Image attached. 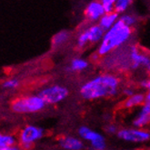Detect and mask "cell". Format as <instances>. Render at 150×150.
Listing matches in <instances>:
<instances>
[{
    "label": "cell",
    "instance_id": "cell-1",
    "mask_svg": "<svg viewBox=\"0 0 150 150\" xmlns=\"http://www.w3.org/2000/svg\"><path fill=\"white\" fill-rule=\"evenodd\" d=\"M121 79L112 73L96 75L80 86V96L87 101H95L116 96L121 89Z\"/></svg>",
    "mask_w": 150,
    "mask_h": 150
},
{
    "label": "cell",
    "instance_id": "cell-2",
    "mask_svg": "<svg viewBox=\"0 0 150 150\" xmlns=\"http://www.w3.org/2000/svg\"><path fill=\"white\" fill-rule=\"evenodd\" d=\"M133 36V28L125 25L120 19L111 28L105 32L99 42L96 54L98 57H105L127 44Z\"/></svg>",
    "mask_w": 150,
    "mask_h": 150
},
{
    "label": "cell",
    "instance_id": "cell-3",
    "mask_svg": "<svg viewBox=\"0 0 150 150\" xmlns=\"http://www.w3.org/2000/svg\"><path fill=\"white\" fill-rule=\"evenodd\" d=\"M46 105V102L39 95H33L15 99L12 102L11 108L18 114H33L42 111Z\"/></svg>",
    "mask_w": 150,
    "mask_h": 150
},
{
    "label": "cell",
    "instance_id": "cell-4",
    "mask_svg": "<svg viewBox=\"0 0 150 150\" xmlns=\"http://www.w3.org/2000/svg\"><path fill=\"white\" fill-rule=\"evenodd\" d=\"M117 137L127 143L143 145L150 142V131L146 127H123L119 128Z\"/></svg>",
    "mask_w": 150,
    "mask_h": 150
},
{
    "label": "cell",
    "instance_id": "cell-5",
    "mask_svg": "<svg viewBox=\"0 0 150 150\" xmlns=\"http://www.w3.org/2000/svg\"><path fill=\"white\" fill-rule=\"evenodd\" d=\"M44 135H45V131L43 128L34 125H28L20 130L17 141L22 148L28 149L41 140Z\"/></svg>",
    "mask_w": 150,
    "mask_h": 150
},
{
    "label": "cell",
    "instance_id": "cell-6",
    "mask_svg": "<svg viewBox=\"0 0 150 150\" xmlns=\"http://www.w3.org/2000/svg\"><path fill=\"white\" fill-rule=\"evenodd\" d=\"M38 95L47 105H57L63 102L69 95L67 87L62 85H51L44 87Z\"/></svg>",
    "mask_w": 150,
    "mask_h": 150
},
{
    "label": "cell",
    "instance_id": "cell-7",
    "mask_svg": "<svg viewBox=\"0 0 150 150\" xmlns=\"http://www.w3.org/2000/svg\"><path fill=\"white\" fill-rule=\"evenodd\" d=\"M77 134L85 142L89 144L90 147L94 150H105L108 146L105 137L101 133H98L86 126L79 127Z\"/></svg>",
    "mask_w": 150,
    "mask_h": 150
},
{
    "label": "cell",
    "instance_id": "cell-8",
    "mask_svg": "<svg viewBox=\"0 0 150 150\" xmlns=\"http://www.w3.org/2000/svg\"><path fill=\"white\" fill-rule=\"evenodd\" d=\"M130 67L133 70H144L150 73V54L140 50L135 46L129 48Z\"/></svg>",
    "mask_w": 150,
    "mask_h": 150
},
{
    "label": "cell",
    "instance_id": "cell-9",
    "mask_svg": "<svg viewBox=\"0 0 150 150\" xmlns=\"http://www.w3.org/2000/svg\"><path fill=\"white\" fill-rule=\"evenodd\" d=\"M105 13V10L100 0H92L91 2L86 5L84 11L86 18L92 23L98 22V20Z\"/></svg>",
    "mask_w": 150,
    "mask_h": 150
},
{
    "label": "cell",
    "instance_id": "cell-10",
    "mask_svg": "<svg viewBox=\"0 0 150 150\" xmlns=\"http://www.w3.org/2000/svg\"><path fill=\"white\" fill-rule=\"evenodd\" d=\"M57 144L60 148L64 150H82L85 148L84 140L79 136H63L58 138Z\"/></svg>",
    "mask_w": 150,
    "mask_h": 150
},
{
    "label": "cell",
    "instance_id": "cell-11",
    "mask_svg": "<svg viewBox=\"0 0 150 150\" xmlns=\"http://www.w3.org/2000/svg\"><path fill=\"white\" fill-rule=\"evenodd\" d=\"M132 125L137 127H147L150 126V104L145 102L139 108L138 112L132 120Z\"/></svg>",
    "mask_w": 150,
    "mask_h": 150
},
{
    "label": "cell",
    "instance_id": "cell-12",
    "mask_svg": "<svg viewBox=\"0 0 150 150\" xmlns=\"http://www.w3.org/2000/svg\"><path fill=\"white\" fill-rule=\"evenodd\" d=\"M146 102L145 93L143 92H135L133 95L127 96L123 102V108L126 109H135L140 108Z\"/></svg>",
    "mask_w": 150,
    "mask_h": 150
},
{
    "label": "cell",
    "instance_id": "cell-13",
    "mask_svg": "<svg viewBox=\"0 0 150 150\" xmlns=\"http://www.w3.org/2000/svg\"><path fill=\"white\" fill-rule=\"evenodd\" d=\"M86 29L88 35V39H89V45L99 44L105 32L98 23H94L89 26H87Z\"/></svg>",
    "mask_w": 150,
    "mask_h": 150
},
{
    "label": "cell",
    "instance_id": "cell-14",
    "mask_svg": "<svg viewBox=\"0 0 150 150\" xmlns=\"http://www.w3.org/2000/svg\"><path fill=\"white\" fill-rule=\"evenodd\" d=\"M119 19H120V15L116 11L105 12L101 16V18L98 20V23L102 26L105 31H107L109 28H111Z\"/></svg>",
    "mask_w": 150,
    "mask_h": 150
},
{
    "label": "cell",
    "instance_id": "cell-15",
    "mask_svg": "<svg viewBox=\"0 0 150 150\" xmlns=\"http://www.w3.org/2000/svg\"><path fill=\"white\" fill-rule=\"evenodd\" d=\"M70 38H71V33L68 30H61L53 36L51 40L52 47L55 49L63 47L68 43Z\"/></svg>",
    "mask_w": 150,
    "mask_h": 150
},
{
    "label": "cell",
    "instance_id": "cell-16",
    "mask_svg": "<svg viewBox=\"0 0 150 150\" xmlns=\"http://www.w3.org/2000/svg\"><path fill=\"white\" fill-rule=\"evenodd\" d=\"M17 143H18V141L16 137L0 133V150L18 149V147L16 146Z\"/></svg>",
    "mask_w": 150,
    "mask_h": 150
},
{
    "label": "cell",
    "instance_id": "cell-17",
    "mask_svg": "<svg viewBox=\"0 0 150 150\" xmlns=\"http://www.w3.org/2000/svg\"><path fill=\"white\" fill-rule=\"evenodd\" d=\"M89 67V62L84 57H75L71 61L68 66V69L71 72H83Z\"/></svg>",
    "mask_w": 150,
    "mask_h": 150
},
{
    "label": "cell",
    "instance_id": "cell-18",
    "mask_svg": "<svg viewBox=\"0 0 150 150\" xmlns=\"http://www.w3.org/2000/svg\"><path fill=\"white\" fill-rule=\"evenodd\" d=\"M87 45H89V39L86 29H83L78 33L76 37V47L78 49H84Z\"/></svg>",
    "mask_w": 150,
    "mask_h": 150
},
{
    "label": "cell",
    "instance_id": "cell-19",
    "mask_svg": "<svg viewBox=\"0 0 150 150\" xmlns=\"http://www.w3.org/2000/svg\"><path fill=\"white\" fill-rule=\"evenodd\" d=\"M120 20L124 23L125 25L134 28L137 23V16L130 12H126L124 14L120 15Z\"/></svg>",
    "mask_w": 150,
    "mask_h": 150
},
{
    "label": "cell",
    "instance_id": "cell-20",
    "mask_svg": "<svg viewBox=\"0 0 150 150\" xmlns=\"http://www.w3.org/2000/svg\"><path fill=\"white\" fill-rule=\"evenodd\" d=\"M132 0H117L116 5H115V11L122 15L129 10L131 6Z\"/></svg>",
    "mask_w": 150,
    "mask_h": 150
},
{
    "label": "cell",
    "instance_id": "cell-21",
    "mask_svg": "<svg viewBox=\"0 0 150 150\" xmlns=\"http://www.w3.org/2000/svg\"><path fill=\"white\" fill-rule=\"evenodd\" d=\"M139 86L141 88L146 91L145 93L146 102L150 104V78H143L142 80H140Z\"/></svg>",
    "mask_w": 150,
    "mask_h": 150
},
{
    "label": "cell",
    "instance_id": "cell-22",
    "mask_svg": "<svg viewBox=\"0 0 150 150\" xmlns=\"http://www.w3.org/2000/svg\"><path fill=\"white\" fill-rule=\"evenodd\" d=\"M19 86V81L16 78L8 79V80L5 81L3 84V87L6 88V89H16Z\"/></svg>",
    "mask_w": 150,
    "mask_h": 150
},
{
    "label": "cell",
    "instance_id": "cell-23",
    "mask_svg": "<svg viewBox=\"0 0 150 150\" xmlns=\"http://www.w3.org/2000/svg\"><path fill=\"white\" fill-rule=\"evenodd\" d=\"M102 3L105 12L115 11V5H116L117 0H100Z\"/></svg>",
    "mask_w": 150,
    "mask_h": 150
},
{
    "label": "cell",
    "instance_id": "cell-24",
    "mask_svg": "<svg viewBox=\"0 0 150 150\" xmlns=\"http://www.w3.org/2000/svg\"><path fill=\"white\" fill-rule=\"evenodd\" d=\"M118 127L115 125V124H108L105 127V130L107 132V134L110 135V136H113V135H117V132H118Z\"/></svg>",
    "mask_w": 150,
    "mask_h": 150
},
{
    "label": "cell",
    "instance_id": "cell-25",
    "mask_svg": "<svg viewBox=\"0 0 150 150\" xmlns=\"http://www.w3.org/2000/svg\"><path fill=\"white\" fill-rule=\"evenodd\" d=\"M135 92H136V90L132 86H126V87L122 88V89H121V93H122L123 96H125V98H127V96H129L131 95H133Z\"/></svg>",
    "mask_w": 150,
    "mask_h": 150
},
{
    "label": "cell",
    "instance_id": "cell-26",
    "mask_svg": "<svg viewBox=\"0 0 150 150\" xmlns=\"http://www.w3.org/2000/svg\"><path fill=\"white\" fill-rule=\"evenodd\" d=\"M149 54H150V51H149Z\"/></svg>",
    "mask_w": 150,
    "mask_h": 150
}]
</instances>
